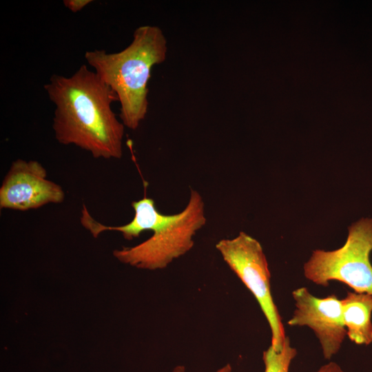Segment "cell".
<instances>
[{
  "mask_svg": "<svg viewBox=\"0 0 372 372\" xmlns=\"http://www.w3.org/2000/svg\"><path fill=\"white\" fill-rule=\"evenodd\" d=\"M215 372H233V371L231 365L227 363L221 368L217 369Z\"/></svg>",
  "mask_w": 372,
  "mask_h": 372,
  "instance_id": "4fadbf2b",
  "label": "cell"
},
{
  "mask_svg": "<svg viewBox=\"0 0 372 372\" xmlns=\"http://www.w3.org/2000/svg\"><path fill=\"white\" fill-rule=\"evenodd\" d=\"M296 355L297 350L291 345L289 338L287 336L281 350L276 351L270 345L263 351L264 372H289L291 362Z\"/></svg>",
  "mask_w": 372,
  "mask_h": 372,
  "instance_id": "30bf717a",
  "label": "cell"
},
{
  "mask_svg": "<svg viewBox=\"0 0 372 372\" xmlns=\"http://www.w3.org/2000/svg\"><path fill=\"white\" fill-rule=\"evenodd\" d=\"M341 303L344 324L351 341L357 344L372 343V295L347 292Z\"/></svg>",
  "mask_w": 372,
  "mask_h": 372,
  "instance_id": "9c48e42d",
  "label": "cell"
},
{
  "mask_svg": "<svg viewBox=\"0 0 372 372\" xmlns=\"http://www.w3.org/2000/svg\"><path fill=\"white\" fill-rule=\"evenodd\" d=\"M216 248L224 261L251 292L264 313L271 332V346L282 349L286 338L281 316L273 300L270 271L260 243L244 231L231 239H222Z\"/></svg>",
  "mask_w": 372,
  "mask_h": 372,
  "instance_id": "5b68a950",
  "label": "cell"
},
{
  "mask_svg": "<svg viewBox=\"0 0 372 372\" xmlns=\"http://www.w3.org/2000/svg\"><path fill=\"white\" fill-rule=\"evenodd\" d=\"M292 296L296 309L288 324L311 328L320 343L324 358L330 360L339 351L347 335L341 300L335 295L317 298L306 287L294 290Z\"/></svg>",
  "mask_w": 372,
  "mask_h": 372,
  "instance_id": "52a82bcc",
  "label": "cell"
},
{
  "mask_svg": "<svg viewBox=\"0 0 372 372\" xmlns=\"http://www.w3.org/2000/svg\"><path fill=\"white\" fill-rule=\"evenodd\" d=\"M171 372H186V368L184 365H176Z\"/></svg>",
  "mask_w": 372,
  "mask_h": 372,
  "instance_id": "5bb4252c",
  "label": "cell"
},
{
  "mask_svg": "<svg viewBox=\"0 0 372 372\" xmlns=\"http://www.w3.org/2000/svg\"><path fill=\"white\" fill-rule=\"evenodd\" d=\"M131 205L134 211L132 220L125 225L108 226L96 221L89 213L83 204L80 222L93 237L97 238L105 231H119L126 240L137 238L144 231H154L169 218V215L161 214L156 207L154 199L144 196L142 199L132 201Z\"/></svg>",
  "mask_w": 372,
  "mask_h": 372,
  "instance_id": "ba28073f",
  "label": "cell"
},
{
  "mask_svg": "<svg viewBox=\"0 0 372 372\" xmlns=\"http://www.w3.org/2000/svg\"><path fill=\"white\" fill-rule=\"evenodd\" d=\"M64 199L63 188L48 179L45 168L33 160L12 162L0 187L1 209L23 211Z\"/></svg>",
  "mask_w": 372,
  "mask_h": 372,
  "instance_id": "8992f818",
  "label": "cell"
},
{
  "mask_svg": "<svg viewBox=\"0 0 372 372\" xmlns=\"http://www.w3.org/2000/svg\"><path fill=\"white\" fill-rule=\"evenodd\" d=\"M167 41L156 25L138 27L129 45L117 52L86 51L85 59L116 94L125 127L136 130L148 112V81L153 67L166 59Z\"/></svg>",
  "mask_w": 372,
  "mask_h": 372,
  "instance_id": "7a4b0ae2",
  "label": "cell"
},
{
  "mask_svg": "<svg viewBox=\"0 0 372 372\" xmlns=\"http://www.w3.org/2000/svg\"><path fill=\"white\" fill-rule=\"evenodd\" d=\"M316 372H346V371H344L337 363L334 362H330L322 366Z\"/></svg>",
  "mask_w": 372,
  "mask_h": 372,
  "instance_id": "7c38bea8",
  "label": "cell"
},
{
  "mask_svg": "<svg viewBox=\"0 0 372 372\" xmlns=\"http://www.w3.org/2000/svg\"><path fill=\"white\" fill-rule=\"evenodd\" d=\"M92 2V0H64V6L72 12H77Z\"/></svg>",
  "mask_w": 372,
  "mask_h": 372,
  "instance_id": "8fae6325",
  "label": "cell"
},
{
  "mask_svg": "<svg viewBox=\"0 0 372 372\" xmlns=\"http://www.w3.org/2000/svg\"><path fill=\"white\" fill-rule=\"evenodd\" d=\"M344 245L333 251L314 250L304 265V276L327 287L329 281L342 282L357 293L372 295V219L361 218L351 225Z\"/></svg>",
  "mask_w": 372,
  "mask_h": 372,
  "instance_id": "277c9868",
  "label": "cell"
},
{
  "mask_svg": "<svg viewBox=\"0 0 372 372\" xmlns=\"http://www.w3.org/2000/svg\"><path fill=\"white\" fill-rule=\"evenodd\" d=\"M206 221L203 197L198 191L191 189L183 211L169 215L148 239L134 247L114 250L113 255L122 263L138 269H165L192 249L193 238Z\"/></svg>",
  "mask_w": 372,
  "mask_h": 372,
  "instance_id": "3957f363",
  "label": "cell"
},
{
  "mask_svg": "<svg viewBox=\"0 0 372 372\" xmlns=\"http://www.w3.org/2000/svg\"><path fill=\"white\" fill-rule=\"evenodd\" d=\"M44 89L55 106L52 128L62 145H74L94 158L123 156L125 125L112 110L115 92L85 64L70 76L52 74Z\"/></svg>",
  "mask_w": 372,
  "mask_h": 372,
  "instance_id": "6da1fadb",
  "label": "cell"
}]
</instances>
